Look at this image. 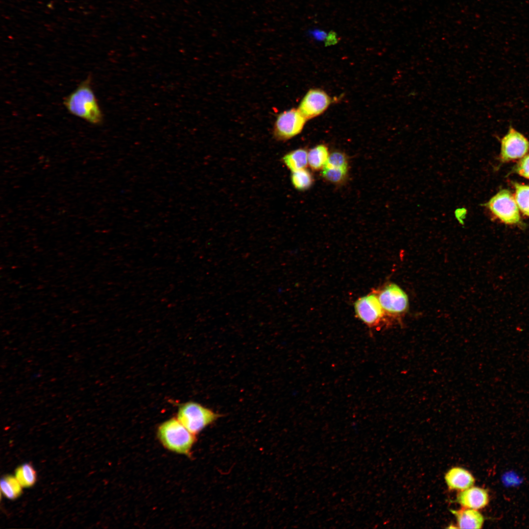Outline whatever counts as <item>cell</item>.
Masks as SVG:
<instances>
[{"label":"cell","instance_id":"obj_1","mask_svg":"<svg viewBox=\"0 0 529 529\" xmlns=\"http://www.w3.org/2000/svg\"><path fill=\"white\" fill-rule=\"evenodd\" d=\"M63 104L71 114L90 124L97 125L102 121V114L92 89L90 75L64 99Z\"/></svg>","mask_w":529,"mask_h":529},{"label":"cell","instance_id":"obj_2","mask_svg":"<svg viewBox=\"0 0 529 529\" xmlns=\"http://www.w3.org/2000/svg\"><path fill=\"white\" fill-rule=\"evenodd\" d=\"M158 437L168 450L177 454L190 455L195 441V435L189 431L177 418L162 423L157 430Z\"/></svg>","mask_w":529,"mask_h":529},{"label":"cell","instance_id":"obj_3","mask_svg":"<svg viewBox=\"0 0 529 529\" xmlns=\"http://www.w3.org/2000/svg\"><path fill=\"white\" fill-rule=\"evenodd\" d=\"M220 416V414L199 403L189 402L179 407L176 418L189 431L196 435Z\"/></svg>","mask_w":529,"mask_h":529},{"label":"cell","instance_id":"obj_4","mask_svg":"<svg viewBox=\"0 0 529 529\" xmlns=\"http://www.w3.org/2000/svg\"><path fill=\"white\" fill-rule=\"evenodd\" d=\"M491 214L506 224L521 223L519 209L514 196L507 189H503L483 204Z\"/></svg>","mask_w":529,"mask_h":529},{"label":"cell","instance_id":"obj_5","mask_svg":"<svg viewBox=\"0 0 529 529\" xmlns=\"http://www.w3.org/2000/svg\"><path fill=\"white\" fill-rule=\"evenodd\" d=\"M307 120L298 109L292 108L278 115L273 128L274 137L279 141L289 140L302 130Z\"/></svg>","mask_w":529,"mask_h":529},{"label":"cell","instance_id":"obj_6","mask_svg":"<svg viewBox=\"0 0 529 529\" xmlns=\"http://www.w3.org/2000/svg\"><path fill=\"white\" fill-rule=\"evenodd\" d=\"M385 314L397 316L405 312L408 307L406 293L397 285L388 284L377 294Z\"/></svg>","mask_w":529,"mask_h":529},{"label":"cell","instance_id":"obj_7","mask_svg":"<svg viewBox=\"0 0 529 529\" xmlns=\"http://www.w3.org/2000/svg\"><path fill=\"white\" fill-rule=\"evenodd\" d=\"M354 309L357 317L370 328L379 325L385 315L376 293L359 298Z\"/></svg>","mask_w":529,"mask_h":529},{"label":"cell","instance_id":"obj_8","mask_svg":"<svg viewBox=\"0 0 529 529\" xmlns=\"http://www.w3.org/2000/svg\"><path fill=\"white\" fill-rule=\"evenodd\" d=\"M529 151V141L520 132L510 127L502 138L500 158L503 162L522 158Z\"/></svg>","mask_w":529,"mask_h":529},{"label":"cell","instance_id":"obj_9","mask_svg":"<svg viewBox=\"0 0 529 529\" xmlns=\"http://www.w3.org/2000/svg\"><path fill=\"white\" fill-rule=\"evenodd\" d=\"M331 103V98L324 91L313 89L305 95L298 109L307 120L323 113Z\"/></svg>","mask_w":529,"mask_h":529},{"label":"cell","instance_id":"obj_10","mask_svg":"<svg viewBox=\"0 0 529 529\" xmlns=\"http://www.w3.org/2000/svg\"><path fill=\"white\" fill-rule=\"evenodd\" d=\"M456 501L463 507L478 509L488 504L489 497L487 490L472 486L461 491L457 497Z\"/></svg>","mask_w":529,"mask_h":529},{"label":"cell","instance_id":"obj_11","mask_svg":"<svg viewBox=\"0 0 529 529\" xmlns=\"http://www.w3.org/2000/svg\"><path fill=\"white\" fill-rule=\"evenodd\" d=\"M448 488L451 490H463L472 487L475 483L473 475L460 467H453L445 476Z\"/></svg>","mask_w":529,"mask_h":529},{"label":"cell","instance_id":"obj_12","mask_svg":"<svg viewBox=\"0 0 529 529\" xmlns=\"http://www.w3.org/2000/svg\"><path fill=\"white\" fill-rule=\"evenodd\" d=\"M457 520L458 528L481 529L484 518L477 509L464 507L458 510H451Z\"/></svg>","mask_w":529,"mask_h":529},{"label":"cell","instance_id":"obj_13","mask_svg":"<svg viewBox=\"0 0 529 529\" xmlns=\"http://www.w3.org/2000/svg\"><path fill=\"white\" fill-rule=\"evenodd\" d=\"M308 151L304 148L292 150L282 158V162L291 171L305 168L308 165Z\"/></svg>","mask_w":529,"mask_h":529},{"label":"cell","instance_id":"obj_14","mask_svg":"<svg viewBox=\"0 0 529 529\" xmlns=\"http://www.w3.org/2000/svg\"><path fill=\"white\" fill-rule=\"evenodd\" d=\"M329 155L326 145H316L308 152V165L314 170L322 169L328 161Z\"/></svg>","mask_w":529,"mask_h":529},{"label":"cell","instance_id":"obj_15","mask_svg":"<svg viewBox=\"0 0 529 529\" xmlns=\"http://www.w3.org/2000/svg\"><path fill=\"white\" fill-rule=\"evenodd\" d=\"M515 188L514 198L519 209L529 217V185L513 183Z\"/></svg>","mask_w":529,"mask_h":529},{"label":"cell","instance_id":"obj_16","mask_svg":"<svg viewBox=\"0 0 529 529\" xmlns=\"http://www.w3.org/2000/svg\"><path fill=\"white\" fill-rule=\"evenodd\" d=\"M22 486L13 476L4 477L0 480V489L3 495L10 499H15L22 493Z\"/></svg>","mask_w":529,"mask_h":529},{"label":"cell","instance_id":"obj_17","mask_svg":"<svg viewBox=\"0 0 529 529\" xmlns=\"http://www.w3.org/2000/svg\"><path fill=\"white\" fill-rule=\"evenodd\" d=\"M290 179L293 186L299 191L308 189L313 180L312 174L306 168L292 171Z\"/></svg>","mask_w":529,"mask_h":529},{"label":"cell","instance_id":"obj_18","mask_svg":"<svg viewBox=\"0 0 529 529\" xmlns=\"http://www.w3.org/2000/svg\"><path fill=\"white\" fill-rule=\"evenodd\" d=\"M15 478L22 487H27L35 483L36 476L33 467L30 464L24 463L16 469Z\"/></svg>","mask_w":529,"mask_h":529},{"label":"cell","instance_id":"obj_19","mask_svg":"<svg viewBox=\"0 0 529 529\" xmlns=\"http://www.w3.org/2000/svg\"><path fill=\"white\" fill-rule=\"evenodd\" d=\"M348 168L325 166L322 168V175L332 183H339L344 180Z\"/></svg>","mask_w":529,"mask_h":529},{"label":"cell","instance_id":"obj_20","mask_svg":"<svg viewBox=\"0 0 529 529\" xmlns=\"http://www.w3.org/2000/svg\"><path fill=\"white\" fill-rule=\"evenodd\" d=\"M325 166L348 168L347 158L342 152H333L329 155L328 161Z\"/></svg>","mask_w":529,"mask_h":529},{"label":"cell","instance_id":"obj_21","mask_svg":"<svg viewBox=\"0 0 529 529\" xmlns=\"http://www.w3.org/2000/svg\"><path fill=\"white\" fill-rule=\"evenodd\" d=\"M515 172L529 179V154L521 158L513 168Z\"/></svg>","mask_w":529,"mask_h":529},{"label":"cell","instance_id":"obj_22","mask_svg":"<svg viewBox=\"0 0 529 529\" xmlns=\"http://www.w3.org/2000/svg\"><path fill=\"white\" fill-rule=\"evenodd\" d=\"M338 42V38L337 33L334 31H331L327 35L325 40L326 46L336 44Z\"/></svg>","mask_w":529,"mask_h":529},{"label":"cell","instance_id":"obj_23","mask_svg":"<svg viewBox=\"0 0 529 529\" xmlns=\"http://www.w3.org/2000/svg\"><path fill=\"white\" fill-rule=\"evenodd\" d=\"M313 35L316 39L320 41L325 40L327 35L324 31L319 30L313 31Z\"/></svg>","mask_w":529,"mask_h":529}]
</instances>
